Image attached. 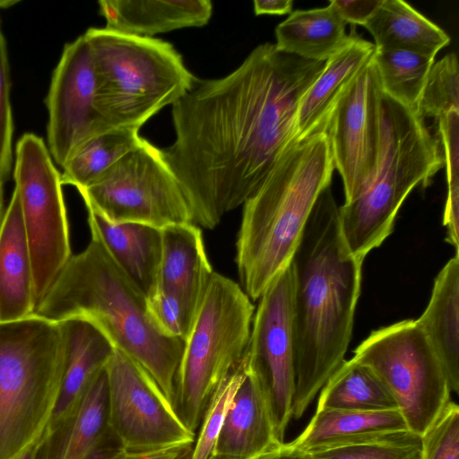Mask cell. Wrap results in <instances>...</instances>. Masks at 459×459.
<instances>
[{"instance_id":"cell-1","label":"cell","mask_w":459,"mask_h":459,"mask_svg":"<svg viewBox=\"0 0 459 459\" xmlns=\"http://www.w3.org/2000/svg\"><path fill=\"white\" fill-rule=\"evenodd\" d=\"M325 63L264 43L228 75L195 78L172 106L176 138L162 151L188 199L194 224L215 228L245 204L296 143L300 100Z\"/></svg>"},{"instance_id":"cell-2","label":"cell","mask_w":459,"mask_h":459,"mask_svg":"<svg viewBox=\"0 0 459 459\" xmlns=\"http://www.w3.org/2000/svg\"><path fill=\"white\" fill-rule=\"evenodd\" d=\"M363 260L349 250L330 186L319 195L290 261L295 391L299 419L344 360Z\"/></svg>"},{"instance_id":"cell-3","label":"cell","mask_w":459,"mask_h":459,"mask_svg":"<svg viewBox=\"0 0 459 459\" xmlns=\"http://www.w3.org/2000/svg\"><path fill=\"white\" fill-rule=\"evenodd\" d=\"M34 314L53 322L70 317L91 322L153 378L173 406L185 342L156 327L145 296L95 237L70 257Z\"/></svg>"},{"instance_id":"cell-4","label":"cell","mask_w":459,"mask_h":459,"mask_svg":"<svg viewBox=\"0 0 459 459\" xmlns=\"http://www.w3.org/2000/svg\"><path fill=\"white\" fill-rule=\"evenodd\" d=\"M334 169L329 140L317 133L290 146L243 204L236 242L241 288L257 300L291 261Z\"/></svg>"},{"instance_id":"cell-5","label":"cell","mask_w":459,"mask_h":459,"mask_svg":"<svg viewBox=\"0 0 459 459\" xmlns=\"http://www.w3.org/2000/svg\"><path fill=\"white\" fill-rule=\"evenodd\" d=\"M444 166L441 144L425 121L383 92L382 137L369 183L339 207L350 252L364 260L392 233L400 207L411 190L426 186Z\"/></svg>"},{"instance_id":"cell-6","label":"cell","mask_w":459,"mask_h":459,"mask_svg":"<svg viewBox=\"0 0 459 459\" xmlns=\"http://www.w3.org/2000/svg\"><path fill=\"white\" fill-rule=\"evenodd\" d=\"M97 77V106L113 128L140 129L192 87L195 77L169 42L106 27L83 34Z\"/></svg>"},{"instance_id":"cell-7","label":"cell","mask_w":459,"mask_h":459,"mask_svg":"<svg viewBox=\"0 0 459 459\" xmlns=\"http://www.w3.org/2000/svg\"><path fill=\"white\" fill-rule=\"evenodd\" d=\"M58 322L35 314L0 323V459L38 439L54 410L63 373Z\"/></svg>"},{"instance_id":"cell-8","label":"cell","mask_w":459,"mask_h":459,"mask_svg":"<svg viewBox=\"0 0 459 459\" xmlns=\"http://www.w3.org/2000/svg\"><path fill=\"white\" fill-rule=\"evenodd\" d=\"M255 314L250 298L237 282L213 273L185 341L173 408L195 432L216 386L245 356Z\"/></svg>"},{"instance_id":"cell-9","label":"cell","mask_w":459,"mask_h":459,"mask_svg":"<svg viewBox=\"0 0 459 459\" xmlns=\"http://www.w3.org/2000/svg\"><path fill=\"white\" fill-rule=\"evenodd\" d=\"M353 354L393 396L412 433L422 437L450 402L442 365L416 320L371 332Z\"/></svg>"},{"instance_id":"cell-10","label":"cell","mask_w":459,"mask_h":459,"mask_svg":"<svg viewBox=\"0 0 459 459\" xmlns=\"http://www.w3.org/2000/svg\"><path fill=\"white\" fill-rule=\"evenodd\" d=\"M78 191L87 208L112 223L160 230L193 223L188 199L163 151L145 139L96 182Z\"/></svg>"},{"instance_id":"cell-11","label":"cell","mask_w":459,"mask_h":459,"mask_svg":"<svg viewBox=\"0 0 459 459\" xmlns=\"http://www.w3.org/2000/svg\"><path fill=\"white\" fill-rule=\"evenodd\" d=\"M13 177L32 261L37 308L73 255L61 174L38 135L26 133L19 139Z\"/></svg>"},{"instance_id":"cell-12","label":"cell","mask_w":459,"mask_h":459,"mask_svg":"<svg viewBox=\"0 0 459 459\" xmlns=\"http://www.w3.org/2000/svg\"><path fill=\"white\" fill-rule=\"evenodd\" d=\"M105 370L108 422L120 447L151 451L193 444L195 434L139 364L116 349Z\"/></svg>"},{"instance_id":"cell-13","label":"cell","mask_w":459,"mask_h":459,"mask_svg":"<svg viewBox=\"0 0 459 459\" xmlns=\"http://www.w3.org/2000/svg\"><path fill=\"white\" fill-rule=\"evenodd\" d=\"M246 351L247 370L267 403L277 438L284 443L295 391L290 264L260 296Z\"/></svg>"},{"instance_id":"cell-14","label":"cell","mask_w":459,"mask_h":459,"mask_svg":"<svg viewBox=\"0 0 459 459\" xmlns=\"http://www.w3.org/2000/svg\"><path fill=\"white\" fill-rule=\"evenodd\" d=\"M383 91L373 58L346 86L334 104L325 133L342 180L345 202L371 180L382 137Z\"/></svg>"},{"instance_id":"cell-15","label":"cell","mask_w":459,"mask_h":459,"mask_svg":"<svg viewBox=\"0 0 459 459\" xmlns=\"http://www.w3.org/2000/svg\"><path fill=\"white\" fill-rule=\"evenodd\" d=\"M46 105L48 151L61 168L85 141L113 129L97 106V77L83 34L65 46Z\"/></svg>"},{"instance_id":"cell-16","label":"cell","mask_w":459,"mask_h":459,"mask_svg":"<svg viewBox=\"0 0 459 459\" xmlns=\"http://www.w3.org/2000/svg\"><path fill=\"white\" fill-rule=\"evenodd\" d=\"M117 446H120L108 422V385L104 368L89 385L72 412L46 427L34 459H94Z\"/></svg>"},{"instance_id":"cell-17","label":"cell","mask_w":459,"mask_h":459,"mask_svg":"<svg viewBox=\"0 0 459 459\" xmlns=\"http://www.w3.org/2000/svg\"><path fill=\"white\" fill-rule=\"evenodd\" d=\"M58 323L63 341V373L58 396L47 427L72 412L116 350L108 338L84 318L70 317Z\"/></svg>"},{"instance_id":"cell-18","label":"cell","mask_w":459,"mask_h":459,"mask_svg":"<svg viewBox=\"0 0 459 459\" xmlns=\"http://www.w3.org/2000/svg\"><path fill=\"white\" fill-rule=\"evenodd\" d=\"M35 310L32 261L14 188L0 224V323L26 318Z\"/></svg>"},{"instance_id":"cell-19","label":"cell","mask_w":459,"mask_h":459,"mask_svg":"<svg viewBox=\"0 0 459 459\" xmlns=\"http://www.w3.org/2000/svg\"><path fill=\"white\" fill-rule=\"evenodd\" d=\"M281 444L277 438L265 398L254 377L247 370L227 411L213 455L255 459Z\"/></svg>"},{"instance_id":"cell-20","label":"cell","mask_w":459,"mask_h":459,"mask_svg":"<svg viewBox=\"0 0 459 459\" xmlns=\"http://www.w3.org/2000/svg\"><path fill=\"white\" fill-rule=\"evenodd\" d=\"M92 237L103 245L108 255L145 296L157 287L161 257V230L141 223H112L87 208Z\"/></svg>"},{"instance_id":"cell-21","label":"cell","mask_w":459,"mask_h":459,"mask_svg":"<svg viewBox=\"0 0 459 459\" xmlns=\"http://www.w3.org/2000/svg\"><path fill=\"white\" fill-rule=\"evenodd\" d=\"M376 47L354 31L348 42L325 61V66L300 100L296 119V142L325 133L329 115L338 98L372 60Z\"/></svg>"},{"instance_id":"cell-22","label":"cell","mask_w":459,"mask_h":459,"mask_svg":"<svg viewBox=\"0 0 459 459\" xmlns=\"http://www.w3.org/2000/svg\"><path fill=\"white\" fill-rule=\"evenodd\" d=\"M162 248L157 287L171 291L198 311L213 274L201 229L194 223L161 229Z\"/></svg>"},{"instance_id":"cell-23","label":"cell","mask_w":459,"mask_h":459,"mask_svg":"<svg viewBox=\"0 0 459 459\" xmlns=\"http://www.w3.org/2000/svg\"><path fill=\"white\" fill-rule=\"evenodd\" d=\"M99 6L106 28L146 38L183 28L202 27L212 13L209 0H102Z\"/></svg>"},{"instance_id":"cell-24","label":"cell","mask_w":459,"mask_h":459,"mask_svg":"<svg viewBox=\"0 0 459 459\" xmlns=\"http://www.w3.org/2000/svg\"><path fill=\"white\" fill-rule=\"evenodd\" d=\"M436 352L451 393L459 391V254L434 280L428 306L416 319Z\"/></svg>"},{"instance_id":"cell-25","label":"cell","mask_w":459,"mask_h":459,"mask_svg":"<svg viewBox=\"0 0 459 459\" xmlns=\"http://www.w3.org/2000/svg\"><path fill=\"white\" fill-rule=\"evenodd\" d=\"M409 430L398 410L358 411L316 410L290 445L307 453Z\"/></svg>"},{"instance_id":"cell-26","label":"cell","mask_w":459,"mask_h":459,"mask_svg":"<svg viewBox=\"0 0 459 459\" xmlns=\"http://www.w3.org/2000/svg\"><path fill=\"white\" fill-rule=\"evenodd\" d=\"M364 27L377 51L409 50L435 57L450 41L441 28L402 0H381Z\"/></svg>"},{"instance_id":"cell-27","label":"cell","mask_w":459,"mask_h":459,"mask_svg":"<svg viewBox=\"0 0 459 459\" xmlns=\"http://www.w3.org/2000/svg\"><path fill=\"white\" fill-rule=\"evenodd\" d=\"M333 5L291 12L275 29L276 47L307 60L325 62L349 40Z\"/></svg>"},{"instance_id":"cell-28","label":"cell","mask_w":459,"mask_h":459,"mask_svg":"<svg viewBox=\"0 0 459 459\" xmlns=\"http://www.w3.org/2000/svg\"><path fill=\"white\" fill-rule=\"evenodd\" d=\"M319 393L316 410H398L396 402L377 377L351 359L342 362Z\"/></svg>"},{"instance_id":"cell-29","label":"cell","mask_w":459,"mask_h":459,"mask_svg":"<svg viewBox=\"0 0 459 459\" xmlns=\"http://www.w3.org/2000/svg\"><path fill=\"white\" fill-rule=\"evenodd\" d=\"M138 128H113L85 141L63 165L62 185L77 190L96 182L113 165L143 142Z\"/></svg>"},{"instance_id":"cell-30","label":"cell","mask_w":459,"mask_h":459,"mask_svg":"<svg viewBox=\"0 0 459 459\" xmlns=\"http://www.w3.org/2000/svg\"><path fill=\"white\" fill-rule=\"evenodd\" d=\"M434 59L409 50H376L373 56L383 92L416 114Z\"/></svg>"},{"instance_id":"cell-31","label":"cell","mask_w":459,"mask_h":459,"mask_svg":"<svg viewBox=\"0 0 459 459\" xmlns=\"http://www.w3.org/2000/svg\"><path fill=\"white\" fill-rule=\"evenodd\" d=\"M435 121L447 181L443 224L446 229V241L459 254V110L449 111Z\"/></svg>"},{"instance_id":"cell-32","label":"cell","mask_w":459,"mask_h":459,"mask_svg":"<svg viewBox=\"0 0 459 459\" xmlns=\"http://www.w3.org/2000/svg\"><path fill=\"white\" fill-rule=\"evenodd\" d=\"M310 454L313 459H423V444L407 430Z\"/></svg>"},{"instance_id":"cell-33","label":"cell","mask_w":459,"mask_h":459,"mask_svg":"<svg viewBox=\"0 0 459 459\" xmlns=\"http://www.w3.org/2000/svg\"><path fill=\"white\" fill-rule=\"evenodd\" d=\"M247 370L244 358L221 379L205 409L201 429L191 459H209L214 454L216 441L232 399Z\"/></svg>"},{"instance_id":"cell-34","label":"cell","mask_w":459,"mask_h":459,"mask_svg":"<svg viewBox=\"0 0 459 459\" xmlns=\"http://www.w3.org/2000/svg\"><path fill=\"white\" fill-rule=\"evenodd\" d=\"M451 110H459V69L455 53L434 63L419 103L417 115L435 120Z\"/></svg>"},{"instance_id":"cell-35","label":"cell","mask_w":459,"mask_h":459,"mask_svg":"<svg viewBox=\"0 0 459 459\" xmlns=\"http://www.w3.org/2000/svg\"><path fill=\"white\" fill-rule=\"evenodd\" d=\"M145 299L148 313L156 327L164 335L185 342L197 311L176 293L159 287Z\"/></svg>"},{"instance_id":"cell-36","label":"cell","mask_w":459,"mask_h":459,"mask_svg":"<svg viewBox=\"0 0 459 459\" xmlns=\"http://www.w3.org/2000/svg\"><path fill=\"white\" fill-rule=\"evenodd\" d=\"M19 3L0 0V11ZM10 71L5 39L0 18V184L8 180L13 163V120L10 99Z\"/></svg>"},{"instance_id":"cell-37","label":"cell","mask_w":459,"mask_h":459,"mask_svg":"<svg viewBox=\"0 0 459 459\" xmlns=\"http://www.w3.org/2000/svg\"><path fill=\"white\" fill-rule=\"evenodd\" d=\"M423 459H459V407L450 401L422 436Z\"/></svg>"},{"instance_id":"cell-38","label":"cell","mask_w":459,"mask_h":459,"mask_svg":"<svg viewBox=\"0 0 459 459\" xmlns=\"http://www.w3.org/2000/svg\"><path fill=\"white\" fill-rule=\"evenodd\" d=\"M380 2L381 0H332L329 4L333 6L346 24L364 26Z\"/></svg>"},{"instance_id":"cell-39","label":"cell","mask_w":459,"mask_h":459,"mask_svg":"<svg viewBox=\"0 0 459 459\" xmlns=\"http://www.w3.org/2000/svg\"><path fill=\"white\" fill-rule=\"evenodd\" d=\"M186 446L151 451H131L117 446L105 450L94 459H175Z\"/></svg>"},{"instance_id":"cell-40","label":"cell","mask_w":459,"mask_h":459,"mask_svg":"<svg viewBox=\"0 0 459 459\" xmlns=\"http://www.w3.org/2000/svg\"><path fill=\"white\" fill-rule=\"evenodd\" d=\"M253 4L256 15H284L290 13L293 6L291 0H255Z\"/></svg>"},{"instance_id":"cell-41","label":"cell","mask_w":459,"mask_h":459,"mask_svg":"<svg viewBox=\"0 0 459 459\" xmlns=\"http://www.w3.org/2000/svg\"><path fill=\"white\" fill-rule=\"evenodd\" d=\"M255 459H313L310 453L296 448L290 443H282L275 449Z\"/></svg>"},{"instance_id":"cell-42","label":"cell","mask_w":459,"mask_h":459,"mask_svg":"<svg viewBox=\"0 0 459 459\" xmlns=\"http://www.w3.org/2000/svg\"><path fill=\"white\" fill-rule=\"evenodd\" d=\"M42 435V434H41ZM39 437L29 445L19 455H17L14 459H34V455L36 451V447Z\"/></svg>"},{"instance_id":"cell-43","label":"cell","mask_w":459,"mask_h":459,"mask_svg":"<svg viewBox=\"0 0 459 459\" xmlns=\"http://www.w3.org/2000/svg\"><path fill=\"white\" fill-rule=\"evenodd\" d=\"M193 444L186 446L175 459H191Z\"/></svg>"},{"instance_id":"cell-44","label":"cell","mask_w":459,"mask_h":459,"mask_svg":"<svg viewBox=\"0 0 459 459\" xmlns=\"http://www.w3.org/2000/svg\"><path fill=\"white\" fill-rule=\"evenodd\" d=\"M4 185L0 184V224L4 217Z\"/></svg>"},{"instance_id":"cell-45","label":"cell","mask_w":459,"mask_h":459,"mask_svg":"<svg viewBox=\"0 0 459 459\" xmlns=\"http://www.w3.org/2000/svg\"><path fill=\"white\" fill-rule=\"evenodd\" d=\"M209 459H237V458H230V457H225V456L213 455Z\"/></svg>"}]
</instances>
